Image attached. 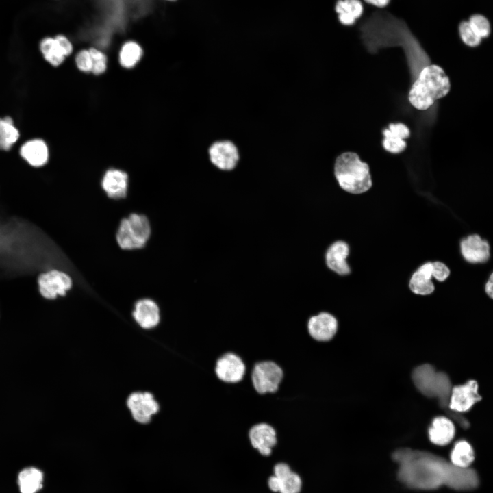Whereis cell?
I'll use <instances>...</instances> for the list:
<instances>
[{
  "label": "cell",
  "mask_w": 493,
  "mask_h": 493,
  "mask_svg": "<svg viewBox=\"0 0 493 493\" xmlns=\"http://www.w3.org/2000/svg\"><path fill=\"white\" fill-rule=\"evenodd\" d=\"M414 378L419 389L427 395L440 396L445 401L450 396L448 378L442 373H435L428 365L416 370Z\"/></svg>",
  "instance_id": "52a82bcc"
},
{
  "label": "cell",
  "mask_w": 493,
  "mask_h": 493,
  "mask_svg": "<svg viewBox=\"0 0 493 493\" xmlns=\"http://www.w3.org/2000/svg\"><path fill=\"white\" fill-rule=\"evenodd\" d=\"M142 49L141 47L134 41L125 43L121 49L119 61L122 66L126 68L134 67L141 59Z\"/></svg>",
  "instance_id": "484cf974"
},
{
  "label": "cell",
  "mask_w": 493,
  "mask_h": 493,
  "mask_svg": "<svg viewBox=\"0 0 493 493\" xmlns=\"http://www.w3.org/2000/svg\"><path fill=\"white\" fill-rule=\"evenodd\" d=\"M393 457L399 464L400 481L412 488L428 490L445 485L468 490L479 483L474 470L457 467L431 453L403 449L395 452Z\"/></svg>",
  "instance_id": "6da1fadb"
},
{
  "label": "cell",
  "mask_w": 493,
  "mask_h": 493,
  "mask_svg": "<svg viewBox=\"0 0 493 493\" xmlns=\"http://www.w3.org/2000/svg\"><path fill=\"white\" fill-rule=\"evenodd\" d=\"M455 429L453 422L444 416L434 418L429 429L431 442L436 445L444 446L454 438Z\"/></svg>",
  "instance_id": "ffe728a7"
},
{
  "label": "cell",
  "mask_w": 493,
  "mask_h": 493,
  "mask_svg": "<svg viewBox=\"0 0 493 493\" xmlns=\"http://www.w3.org/2000/svg\"><path fill=\"white\" fill-rule=\"evenodd\" d=\"M210 162L222 171L233 170L239 161V151L236 145L229 140L213 142L207 149Z\"/></svg>",
  "instance_id": "9c48e42d"
},
{
  "label": "cell",
  "mask_w": 493,
  "mask_h": 493,
  "mask_svg": "<svg viewBox=\"0 0 493 493\" xmlns=\"http://www.w3.org/2000/svg\"><path fill=\"white\" fill-rule=\"evenodd\" d=\"M433 278L438 282L444 281L450 275L451 270L444 263L440 261L432 262Z\"/></svg>",
  "instance_id": "836d02e7"
},
{
  "label": "cell",
  "mask_w": 493,
  "mask_h": 493,
  "mask_svg": "<svg viewBox=\"0 0 493 493\" xmlns=\"http://www.w3.org/2000/svg\"><path fill=\"white\" fill-rule=\"evenodd\" d=\"M283 377V369L270 360L256 362L251 371L252 385L260 394L276 392Z\"/></svg>",
  "instance_id": "5b68a950"
},
{
  "label": "cell",
  "mask_w": 493,
  "mask_h": 493,
  "mask_svg": "<svg viewBox=\"0 0 493 493\" xmlns=\"http://www.w3.org/2000/svg\"><path fill=\"white\" fill-rule=\"evenodd\" d=\"M333 175L338 186L349 194H361L372 187L368 164L353 151L341 153L336 157Z\"/></svg>",
  "instance_id": "3957f363"
},
{
  "label": "cell",
  "mask_w": 493,
  "mask_h": 493,
  "mask_svg": "<svg viewBox=\"0 0 493 493\" xmlns=\"http://www.w3.org/2000/svg\"><path fill=\"white\" fill-rule=\"evenodd\" d=\"M88 51L92 60L91 72L96 75L103 73L107 68V58L105 55L95 48H90Z\"/></svg>",
  "instance_id": "f546056e"
},
{
  "label": "cell",
  "mask_w": 493,
  "mask_h": 493,
  "mask_svg": "<svg viewBox=\"0 0 493 493\" xmlns=\"http://www.w3.org/2000/svg\"><path fill=\"white\" fill-rule=\"evenodd\" d=\"M77 68L86 73L90 72L92 68V60L88 50L79 51L75 58Z\"/></svg>",
  "instance_id": "d6a6232c"
},
{
  "label": "cell",
  "mask_w": 493,
  "mask_h": 493,
  "mask_svg": "<svg viewBox=\"0 0 493 493\" xmlns=\"http://www.w3.org/2000/svg\"><path fill=\"white\" fill-rule=\"evenodd\" d=\"M279 481V493H299L302 482L301 477L293 471L286 476L277 478Z\"/></svg>",
  "instance_id": "4316f807"
},
{
  "label": "cell",
  "mask_w": 493,
  "mask_h": 493,
  "mask_svg": "<svg viewBox=\"0 0 493 493\" xmlns=\"http://www.w3.org/2000/svg\"><path fill=\"white\" fill-rule=\"evenodd\" d=\"M390 0H364L368 3L372 4L379 8H383L387 5Z\"/></svg>",
  "instance_id": "74e56055"
},
{
  "label": "cell",
  "mask_w": 493,
  "mask_h": 493,
  "mask_svg": "<svg viewBox=\"0 0 493 493\" xmlns=\"http://www.w3.org/2000/svg\"><path fill=\"white\" fill-rule=\"evenodd\" d=\"M450 90V79L444 69L430 64L420 71L410 88L408 99L416 109L426 110L435 101L447 95Z\"/></svg>",
  "instance_id": "7a4b0ae2"
},
{
  "label": "cell",
  "mask_w": 493,
  "mask_h": 493,
  "mask_svg": "<svg viewBox=\"0 0 493 493\" xmlns=\"http://www.w3.org/2000/svg\"><path fill=\"white\" fill-rule=\"evenodd\" d=\"M19 138V132L12 119L6 116L0 118V149L8 151Z\"/></svg>",
  "instance_id": "d4e9b609"
},
{
  "label": "cell",
  "mask_w": 493,
  "mask_h": 493,
  "mask_svg": "<svg viewBox=\"0 0 493 493\" xmlns=\"http://www.w3.org/2000/svg\"><path fill=\"white\" fill-rule=\"evenodd\" d=\"M44 473L36 467L23 468L17 475L20 493H36L43 487Z\"/></svg>",
  "instance_id": "44dd1931"
},
{
  "label": "cell",
  "mask_w": 493,
  "mask_h": 493,
  "mask_svg": "<svg viewBox=\"0 0 493 493\" xmlns=\"http://www.w3.org/2000/svg\"><path fill=\"white\" fill-rule=\"evenodd\" d=\"M481 399L477 381L470 380L452 389L449 396L448 406L452 410L464 412L469 410Z\"/></svg>",
  "instance_id": "9a60e30c"
},
{
  "label": "cell",
  "mask_w": 493,
  "mask_h": 493,
  "mask_svg": "<svg viewBox=\"0 0 493 493\" xmlns=\"http://www.w3.org/2000/svg\"><path fill=\"white\" fill-rule=\"evenodd\" d=\"M383 148L391 153H400L404 151L407 147L405 140L388 134H383Z\"/></svg>",
  "instance_id": "4dcf8cb0"
},
{
  "label": "cell",
  "mask_w": 493,
  "mask_h": 493,
  "mask_svg": "<svg viewBox=\"0 0 493 493\" xmlns=\"http://www.w3.org/2000/svg\"><path fill=\"white\" fill-rule=\"evenodd\" d=\"M20 153L22 157L34 167L42 166L49 158L47 146L40 139H34L25 142L21 147Z\"/></svg>",
  "instance_id": "d6986e66"
},
{
  "label": "cell",
  "mask_w": 493,
  "mask_h": 493,
  "mask_svg": "<svg viewBox=\"0 0 493 493\" xmlns=\"http://www.w3.org/2000/svg\"><path fill=\"white\" fill-rule=\"evenodd\" d=\"M169 1H175V0H169Z\"/></svg>",
  "instance_id": "f35d334b"
},
{
  "label": "cell",
  "mask_w": 493,
  "mask_h": 493,
  "mask_svg": "<svg viewBox=\"0 0 493 493\" xmlns=\"http://www.w3.org/2000/svg\"><path fill=\"white\" fill-rule=\"evenodd\" d=\"M350 247L343 240H336L329 245L325 253V262L327 268L340 276H346L351 273L347 258Z\"/></svg>",
  "instance_id": "5bb4252c"
},
{
  "label": "cell",
  "mask_w": 493,
  "mask_h": 493,
  "mask_svg": "<svg viewBox=\"0 0 493 493\" xmlns=\"http://www.w3.org/2000/svg\"><path fill=\"white\" fill-rule=\"evenodd\" d=\"M459 33L462 40L466 45L470 47H475L481 44L482 39L477 35L468 21H464L460 23L459 25Z\"/></svg>",
  "instance_id": "f1b7e54d"
},
{
  "label": "cell",
  "mask_w": 493,
  "mask_h": 493,
  "mask_svg": "<svg viewBox=\"0 0 493 493\" xmlns=\"http://www.w3.org/2000/svg\"><path fill=\"white\" fill-rule=\"evenodd\" d=\"M480 38H485L490 34V24L486 17L481 14H476L472 15L468 21Z\"/></svg>",
  "instance_id": "83f0119b"
},
{
  "label": "cell",
  "mask_w": 493,
  "mask_h": 493,
  "mask_svg": "<svg viewBox=\"0 0 493 493\" xmlns=\"http://www.w3.org/2000/svg\"><path fill=\"white\" fill-rule=\"evenodd\" d=\"M246 367L242 359L236 353L226 352L215 362L214 372L216 378L227 384L240 382L246 373Z\"/></svg>",
  "instance_id": "ba28073f"
},
{
  "label": "cell",
  "mask_w": 493,
  "mask_h": 493,
  "mask_svg": "<svg viewBox=\"0 0 493 493\" xmlns=\"http://www.w3.org/2000/svg\"><path fill=\"white\" fill-rule=\"evenodd\" d=\"M383 134H388L405 140L409 137L410 130L406 125L402 123H390L388 128L383 130Z\"/></svg>",
  "instance_id": "1f68e13d"
},
{
  "label": "cell",
  "mask_w": 493,
  "mask_h": 493,
  "mask_svg": "<svg viewBox=\"0 0 493 493\" xmlns=\"http://www.w3.org/2000/svg\"><path fill=\"white\" fill-rule=\"evenodd\" d=\"M151 227L148 218L143 214L133 213L121 220L116 239L123 250L143 248L150 238Z\"/></svg>",
  "instance_id": "277c9868"
},
{
  "label": "cell",
  "mask_w": 493,
  "mask_h": 493,
  "mask_svg": "<svg viewBox=\"0 0 493 493\" xmlns=\"http://www.w3.org/2000/svg\"><path fill=\"white\" fill-rule=\"evenodd\" d=\"M474 458V451L465 440L457 442L451 453V463L459 468H468Z\"/></svg>",
  "instance_id": "603a6c76"
},
{
  "label": "cell",
  "mask_w": 493,
  "mask_h": 493,
  "mask_svg": "<svg viewBox=\"0 0 493 493\" xmlns=\"http://www.w3.org/2000/svg\"><path fill=\"white\" fill-rule=\"evenodd\" d=\"M459 253L466 262L482 264L490 260L491 246L487 239L477 233H472L460 240Z\"/></svg>",
  "instance_id": "30bf717a"
},
{
  "label": "cell",
  "mask_w": 493,
  "mask_h": 493,
  "mask_svg": "<svg viewBox=\"0 0 493 493\" xmlns=\"http://www.w3.org/2000/svg\"><path fill=\"white\" fill-rule=\"evenodd\" d=\"M340 22L344 25H352L363 13L360 0H338L335 6Z\"/></svg>",
  "instance_id": "7402d4cb"
},
{
  "label": "cell",
  "mask_w": 493,
  "mask_h": 493,
  "mask_svg": "<svg viewBox=\"0 0 493 493\" xmlns=\"http://www.w3.org/2000/svg\"><path fill=\"white\" fill-rule=\"evenodd\" d=\"M338 321L331 313L320 312L309 317L307 323L309 336L314 341L327 342L337 333Z\"/></svg>",
  "instance_id": "7c38bea8"
},
{
  "label": "cell",
  "mask_w": 493,
  "mask_h": 493,
  "mask_svg": "<svg viewBox=\"0 0 493 493\" xmlns=\"http://www.w3.org/2000/svg\"><path fill=\"white\" fill-rule=\"evenodd\" d=\"M248 438L251 447L264 457L270 456L277 444L275 429L264 422L252 425L248 431Z\"/></svg>",
  "instance_id": "4fadbf2b"
},
{
  "label": "cell",
  "mask_w": 493,
  "mask_h": 493,
  "mask_svg": "<svg viewBox=\"0 0 493 493\" xmlns=\"http://www.w3.org/2000/svg\"><path fill=\"white\" fill-rule=\"evenodd\" d=\"M408 288L413 294L419 296H428L434 292L432 262L422 264L412 273Z\"/></svg>",
  "instance_id": "e0dca14e"
},
{
  "label": "cell",
  "mask_w": 493,
  "mask_h": 493,
  "mask_svg": "<svg viewBox=\"0 0 493 493\" xmlns=\"http://www.w3.org/2000/svg\"><path fill=\"white\" fill-rule=\"evenodd\" d=\"M101 187L107 196L111 199L125 198L127 192L128 175L125 172L118 169H109L102 178Z\"/></svg>",
  "instance_id": "ac0fdd59"
},
{
  "label": "cell",
  "mask_w": 493,
  "mask_h": 493,
  "mask_svg": "<svg viewBox=\"0 0 493 493\" xmlns=\"http://www.w3.org/2000/svg\"><path fill=\"white\" fill-rule=\"evenodd\" d=\"M483 290L488 298H493V273H491L484 283Z\"/></svg>",
  "instance_id": "d590c367"
},
{
  "label": "cell",
  "mask_w": 493,
  "mask_h": 493,
  "mask_svg": "<svg viewBox=\"0 0 493 493\" xmlns=\"http://www.w3.org/2000/svg\"><path fill=\"white\" fill-rule=\"evenodd\" d=\"M127 407L134 420L140 424H147L160 409L159 403L149 392H135L129 394Z\"/></svg>",
  "instance_id": "8fae6325"
},
{
  "label": "cell",
  "mask_w": 493,
  "mask_h": 493,
  "mask_svg": "<svg viewBox=\"0 0 493 493\" xmlns=\"http://www.w3.org/2000/svg\"><path fill=\"white\" fill-rule=\"evenodd\" d=\"M55 39L59 42L61 47L64 49L66 56L69 55L73 51V47L70 41L66 37L62 35L56 36Z\"/></svg>",
  "instance_id": "e575fe53"
},
{
  "label": "cell",
  "mask_w": 493,
  "mask_h": 493,
  "mask_svg": "<svg viewBox=\"0 0 493 493\" xmlns=\"http://www.w3.org/2000/svg\"><path fill=\"white\" fill-rule=\"evenodd\" d=\"M268 484L272 491L279 492V481L275 476L273 475L269 478Z\"/></svg>",
  "instance_id": "8d00e7d4"
},
{
  "label": "cell",
  "mask_w": 493,
  "mask_h": 493,
  "mask_svg": "<svg viewBox=\"0 0 493 493\" xmlns=\"http://www.w3.org/2000/svg\"><path fill=\"white\" fill-rule=\"evenodd\" d=\"M132 316L136 323L142 329H150L157 327L160 321L158 305L151 299L137 301L134 305Z\"/></svg>",
  "instance_id": "2e32d148"
},
{
  "label": "cell",
  "mask_w": 493,
  "mask_h": 493,
  "mask_svg": "<svg viewBox=\"0 0 493 493\" xmlns=\"http://www.w3.org/2000/svg\"><path fill=\"white\" fill-rule=\"evenodd\" d=\"M40 50L45 59L53 66H59L64 60L65 52L55 38L44 39L40 43Z\"/></svg>",
  "instance_id": "cb8c5ba5"
},
{
  "label": "cell",
  "mask_w": 493,
  "mask_h": 493,
  "mask_svg": "<svg viewBox=\"0 0 493 493\" xmlns=\"http://www.w3.org/2000/svg\"><path fill=\"white\" fill-rule=\"evenodd\" d=\"M37 282L40 294L47 300L64 296L73 286L71 277L56 269L40 273Z\"/></svg>",
  "instance_id": "8992f818"
}]
</instances>
